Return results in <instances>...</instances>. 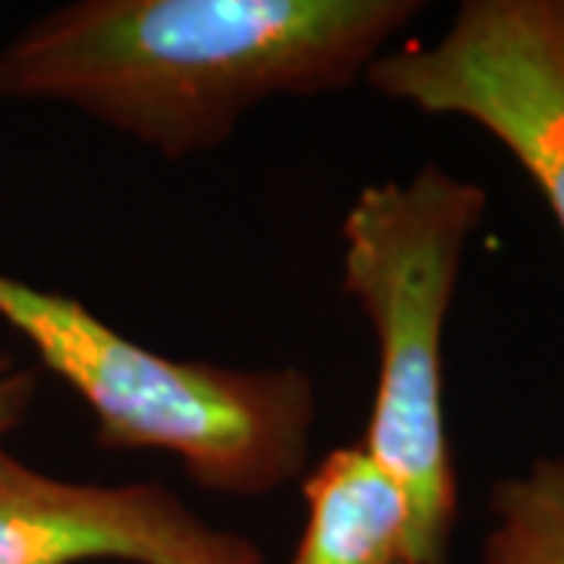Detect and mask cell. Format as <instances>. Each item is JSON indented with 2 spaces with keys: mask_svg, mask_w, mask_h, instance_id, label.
Returning <instances> with one entry per match:
<instances>
[{
  "mask_svg": "<svg viewBox=\"0 0 564 564\" xmlns=\"http://www.w3.org/2000/svg\"><path fill=\"white\" fill-rule=\"evenodd\" d=\"M417 0H76L0 47V98L76 107L163 161L207 154L276 98L348 91Z\"/></svg>",
  "mask_w": 564,
  "mask_h": 564,
  "instance_id": "6da1fadb",
  "label": "cell"
},
{
  "mask_svg": "<svg viewBox=\"0 0 564 564\" xmlns=\"http://www.w3.org/2000/svg\"><path fill=\"white\" fill-rule=\"evenodd\" d=\"M0 321L79 395L104 448H154L220 496L258 499L307 474L317 386L302 367L166 358L69 295L0 273Z\"/></svg>",
  "mask_w": 564,
  "mask_h": 564,
  "instance_id": "7a4b0ae2",
  "label": "cell"
},
{
  "mask_svg": "<svg viewBox=\"0 0 564 564\" xmlns=\"http://www.w3.org/2000/svg\"><path fill=\"white\" fill-rule=\"evenodd\" d=\"M486 204L484 185L426 163L411 180L367 185L343 220V289L361 304L380 351L361 445L408 492L417 564H445L458 518L443 329Z\"/></svg>",
  "mask_w": 564,
  "mask_h": 564,
  "instance_id": "3957f363",
  "label": "cell"
},
{
  "mask_svg": "<svg viewBox=\"0 0 564 564\" xmlns=\"http://www.w3.org/2000/svg\"><path fill=\"white\" fill-rule=\"evenodd\" d=\"M364 82L389 101L486 129L564 236V0H464L436 44L386 51Z\"/></svg>",
  "mask_w": 564,
  "mask_h": 564,
  "instance_id": "277c9868",
  "label": "cell"
},
{
  "mask_svg": "<svg viewBox=\"0 0 564 564\" xmlns=\"http://www.w3.org/2000/svg\"><path fill=\"white\" fill-rule=\"evenodd\" d=\"M267 564L161 484H76L0 448V564Z\"/></svg>",
  "mask_w": 564,
  "mask_h": 564,
  "instance_id": "5b68a950",
  "label": "cell"
},
{
  "mask_svg": "<svg viewBox=\"0 0 564 564\" xmlns=\"http://www.w3.org/2000/svg\"><path fill=\"white\" fill-rule=\"evenodd\" d=\"M302 496L307 521L292 564H417L408 492L361 443L333 448Z\"/></svg>",
  "mask_w": 564,
  "mask_h": 564,
  "instance_id": "8992f818",
  "label": "cell"
},
{
  "mask_svg": "<svg viewBox=\"0 0 564 564\" xmlns=\"http://www.w3.org/2000/svg\"><path fill=\"white\" fill-rule=\"evenodd\" d=\"M484 564H564V455H543L489 492Z\"/></svg>",
  "mask_w": 564,
  "mask_h": 564,
  "instance_id": "52a82bcc",
  "label": "cell"
},
{
  "mask_svg": "<svg viewBox=\"0 0 564 564\" xmlns=\"http://www.w3.org/2000/svg\"><path fill=\"white\" fill-rule=\"evenodd\" d=\"M39 395V373L0 351V436L17 430Z\"/></svg>",
  "mask_w": 564,
  "mask_h": 564,
  "instance_id": "ba28073f",
  "label": "cell"
}]
</instances>
